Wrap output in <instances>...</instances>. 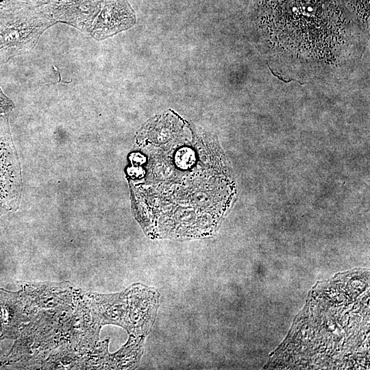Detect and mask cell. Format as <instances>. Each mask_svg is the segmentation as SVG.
Returning <instances> with one entry per match:
<instances>
[{
  "label": "cell",
  "instance_id": "6da1fadb",
  "mask_svg": "<svg viewBox=\"0 0 370 370\" xmlns=\"http://www.w3.org/2000/svg\"><path fill=\"white\" fill-rule=\"evenodd\" d=\"M137 138L130 184L136 219L151 238L213 233L235 197L221 147L212 137L160 126Z\"/></svg>",
  "mask_w": 370,
  "mask_h": 370
},
{
  "label": "cell",
  "instance_id": "7a4b0ae2",
  "mask_svg": "<svg viewBox=\"0 0 370 370\" xmlns=\"http://www.w3.org/2000/svg\"><path fill=\"white\" fill-rule=\"evenodd\" d=\"M55 23L49 3L0 2V65L31 51L45 31Z\"/></svg>",
  "mask_w": 370,
  "mask_h": 370
},
{
  "label": "cell",
  "instance_id": "3957f363",
  "mask_svg": "<svg viewBox=\"0 0 370 370\" xmlns=\"http://www.w3.org/2000/svg\"><path fill=\"white\" fill-rule=\"evenodd\" d=\"M101 0H53L49 3L52 18L90 33L101 9Z\"/></svg>",
  "mask_w": 370,
  "mask_h": 370
},
{
  "label": "cell",
  "instance_id": "277c9868",
  "mask_svg": "<svg viewBox=\"0 0 370 370\" xmlns=\"http://www.w3.org/2000/svg\"><path fill=\"white\" fill-rule=\"evenodd\" d=\"M134 21L133 12L126 0H101L100 12L90 34L101 40L131 27Z\"/></svg>",
  "mask_w": 370,
  "mask_h": 370
},
{
  "label": "cell",
  "instance_id": "5b68a950",
  "mask_svg": "<svg viewBox=\"0 0 370 370\" xmlns=\"http://www.w3.org/2000/svg\"><path fill=\"white\" fill-rule=\"evenodd\" d=\"M13 107L12 101L3 94L0 88V114L10 111Z\"/></svg>",
  "mask_w": 370,
  "mask_h": 370
},
{
  "label": "cell",
  "instance_id": "8992f818",
  "mask_svg": "<svg viewBox=\"0 0 370 370\" xmlns=\"http://www.w3.org/2000/svg\"><path fill=\"white\" fill-rule=\"evenodd\" d=\"M9 1H18L33 5H42L51 2L53 0H0V2Z\"/></svg>",
  "mask_w": 370,
  "mask_h": 370
}]
</instances>
